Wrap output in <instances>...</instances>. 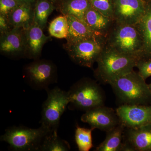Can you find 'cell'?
Segmentation results:
<instances>
[{"label":"cell","mask_w":151,"mask_h":151,"mask_svg":"<svg viewBox=\"0 0 151 151\" xmlns=\"http://www.w3.org/2000/svg\"><path fill=\"white\" fill-rule=\"evenodd\" d=\"M50 131L41 126L37 129L24 127H9L0 138L17 151H39L44 139Z\"/></svg>","instance_id":"cell-5"},{"label":"cell","mask_w":151,"mask_h":151,"mask_svg":"<svg viewBox=\"0 0 151 151\" xmlns=\"http://www.w3.org/2000/svg\"><path fill=\"white\" fill-rule=\"evenodd\" d=\"M92 128H81L76 126L75 139L79 151H89L93 147L92 143Z\"/></svg>","instance_id":"cell-24"},{"label":"cell","mask_w":151,"mask_h":151,"mask_svg":"<svg viewBox=\"0 0 151 151\" xmlns=\"http://www.w3.org/2000/svg\"><path fill=\"white\" fill-rule=\"evenodd\" d=\"M42 29L33 23L27 29L24 30L26 51L32 58L40 56L42 47L49 37L44 34Z\"/></svg>","instance_id":"cell-14"},{"label":"cell","mask_w":151,"mask_h":151,"mask_svg":"<svg viewBox=\"0 0 151 151\" xmlns=\"http://www.w3.org/2000/svg\"><path fill=\"white\" fill-rule=\"evenodd\" d=\"M139 59L119 52L106 45L97 60L94 76L104 84H109L119 76L134 70Z\"/></svg>","instance_id":"cell-1"},{"label":"cell","mask_w":151,"mask_h":151,"mask_svg":"<svg viewBox=\"0 0 151 151\" xmlns=\"http://www.w3.org/2000/svg\"><path fill=\"white\" fill-rule=\"evenodd\" d=\"M0 51L11 56L18 55L26 51L24 29L14 28L10 31L1 35Z\"/></svg>","instance_id":"cell-13"},{"label":"cell","mask_w":151,"mask_h":151,"mask_svg":"<svg viewBox=\"0 0 151 151\" xmlns=\"http://www.w3.org/2000/svg\"><path fill=\"white\" fill-rule=\"evenodd\" d=\"M106 46L104 36L97 35L65 45L70 59L81 66L92 68Z\"/></svg>","instance_id":"cell-6"},{"label":"cell","mask_w":151,"mask_h":151,"mask_svg":"<svg viewBox=\"0 0 151 151\" xmlns=\"http://www.w3.org/2000/svg\"><path fill=\"white\" fill-rule=\"evenodd\" d=\"M14 28L11 25L8 17L0 14V33L2 35L10 31Z\"/></svg>","instance_id":"cell-28"},{"label":"cell","mask_w":151,"mask_h":151,"mask_svg":"<svg viewBox=\"0 0 151 151\" xmlns=\"http://www.w3.org/2000/svg\"><path fill=\"white\" fill-rule=\"evenodd\" d=\"M116 111L125 128L135 129L151 123V105L122 104Z\"/></svg>","instance_id":"cell-11"},{"label":"cell","mask_w":151,"mask_h":151,"mask_svg":"<svg viewBox=\"0 0 151 151\" xmlns=\"http://www.w3.org/2000/svg\"><path fill=\"white\" fill-rule=\"evenodd\" d=\"M34 9L31 4H22L10 15L8 18L13 28L25 30L34 23Z\"/></svg>","instance_id":"cell-18"},{"label":"cell","mask_w":151,"mask_h":151,"mask_svg":"<svg viewBox=\"0 0 151 151\" xmlns=\"http://www.w3.org/2000/svg\"><path fill=\"white\" fill-rule=\"evenodd\" d=\"M110 85L122 104L151 105L149 84L138 72L132 70L116 78Z\"/></svg>","instance_id":"cell-2"},{"label":"cell","mask_w":151,"mask_h":151,"mask_svg":"<svg viewBox=\"0 0 151 151\" xmlns=\"http://www.w3.org/2000/svg\"><path fill=\"white\" fill-rule=\"evenodd\" d=\"M17 1L22 4H27L32 5L35 0H17Z\"/></svg>","instance_id":"cell-29"},{"label":"cell","mask_w":151,"mask_h":151,"mask_svg":"<svg viewBox=\"0 0 151 151\" xmlns=\"http://www.w3.org/2000/svg\"><path fill=\"white\" fill-rule=\"evenodd\" d=\"M68 21L65 15L57 17L50 24L48 31L51 36L58 39H66L68 33Z\"/></svg>","instance_id":"cell-23"},{"label":"cell","mask_w":151,"mask_h":151,"mask_svg":"<svg viewBox=\"0 0 151 151\" xmlns=\"http://www.w3.org/2000/svg\"><path fill=\"white\" fill-rule=\"evenodd\" d=\"M52 1H54V0H52Z\"/></svg>","instance_id":"cell-31"},{"label":"cell","mask_w":151,"mask_h":151,"mask_svg":"<svg viewBox=\"0 0 151 151\" xmlns=\"http://www.w3.org/2000/svg\"><path fill=\"white\" fill-rule=\"evenodd\" d=\"M47 92V98L42 110L41 126L50 132L58 131L60 118L70 103L69 94L58 87Z\"/></svg>","instance_id":"cell-7"},{"label":"cell","mask_w":151,"mask_h":151,"mask_svg":"<svg viewBox=\"0 0 151 151\" xmlns=\"http://www.w3.org/2000/svg\"><path fill=\"white\" fill-rule=\"evenodd\" d=\"M92 8L113 20V0H89ZM114 21V20H113Z\"/></svg>","instance_id":"cell-25"},{"label":"cell","mask_w":151,"mask_h":151,"mask_svg":"<svg viewBox=\"0 0 151 151\" xmlns=\"http://www.w3.org/2000/svg\"><path fill=\"white\" fill-rule=\"evenodd\" d=\"M54 7L48 0H40L34 9V23L43 29L46 27L47 19L53 12Z\"/></svg>","instance_id":"cell-22"},{"label":"cell","mask_w":151,"mask_h":151,"mask_svg":"<svg viewBox=\"0 0 151 151\" xmlns=\"http://www.w3.org/2000/svg\"><path fill=\"white\" fill-rule=\"evenodd\" d=\"M107 42V46L119 52L142 58V39L136 25L116 24Z\"/></svg>","instance_id":"cell-4"},{"label":"cell","mask_w":151,"mask_h":151,"mask_svg":"<svg viewBox=\"0 0 151 151\" xmlns=\"http://www.w3.org/2000/svg\"><path fill=\"white\" fill-rule=\"evenodd\" d=\"M92 6L89 0H67L60 7V12L64 15L72 16L84 21L87 11Z\"/></svg>","instance_id":"cell-20"},{"label":"cell","mask_w":151,"mask_h":151,"mask_svg":"<svg viewBox=\"0 0 151 151\" xmlns=\"http://www.w3.org/2000/svg\"><path fill=\"white\" fill-rule=\"evenodd\" d=\"M22 4L17 0H0V14L9 17Z\"/></svg>","instance_id":"cell-26"},{"label":"cell","mask_w":151,"mask_h":151,"mask_svg":"<svg viewBox=\"0 0 151 151\" xmlns=\"http://www.w3.org/2000/svg\"><path fill=\"white\" fill-rule=\"evenodd\" d=\"M56 68L52 62L40 60L30 63L24 69L25 77L32 89L48 90L50 84L56 82Z\"/></svg>","instance_id":"cell-8"},{"label":"cell","mask_w":151,"mask_h":151,"mask_svg":"<svg viewBox=\"0 0 151 151\" xmlns=\"http://www.w3.org/2000/svg\"><path fill=\"white\" fill-rule=\"evenodd\" d=\"M149 87H150V90L151 91V83L150 84H149Z\"/></svg>","instance_id":"cell-30"},{"label":"cell","mask_w":151,"mask_h":151,"mask_svg":"<svg viewBox=\"0 0 151 151\" xmlns=\"http://www.w3.org/2000/svg\"><path fill=\"white\" fill-rule=\"evenodd\" d=\"M81 120L94 130L97 129L106 132L121 124L116 110L105 105L86 111L81 116Z\"/></svg>","instance_id":"cell-9"},{"label":"cell","mask_w":151,"mask_h":151,"mask_svg":"<svg viewBox=\"0 0 151 151\" xmlns=\"http://www.w3.org/2000/svg\"><path fill=\"white\" fill-rule=\"evenodd\" d=\"M113 20L116 24L136 25L146 7L141 0H113Z\"/></svg>","instance_id":"cell-10"},{"label":"cell","mask_w":151,"mask_h":151,"mask_svg":"<svg viewBox=\"0 0 151 151\" xmlns=\"http://www.w3.org/2000/svg\"><path fill=\"white\" fill-rule=\"evenodd\" d=\"M136 67L139 70L138 73L145 80L151 76V58H140Z\"/></svg>","instance_id":"cell-27"},{"label":"cell","mask_w":151,"mask_h":151,"mask_svg":"<svg viewBox=\"0 0 151 151\" xmlns=\"http://www.w3.org/2000/svg\"><path fill=\"white\" fill-rule=\"evenodd\" d=\"M68 21L67 43L74 42L94 36L101 35L92 30L84 22L70 15L65 16Z\"/></svg>","instance_id":"cell-16"},{"label":"cell","mask_w":151,"mask_h":151,"mask_svg":"<svg viewBox=\"0 0 151 151\" xmlns=\"http://www.w3.org/2000/svg\"><path fill=\"white\" fill-rule=\"evenodd\" d=\"M113 21L92 7L87 11L84 17V22L92 30L103 36L108 31Z\"/></svg>","instance_id":"cell-17"},{"label":"cell","mask_w":151,"mask_h":151,"mask_svg":"<svg viewBox=\"0 0 151 151\" xmlns=\"http://www.w3.org/2000/svg\"><path fill=\"white\" fill-rule=\"evenodd\" d=\"M68 92L70 106L85 112L104 105L105 96L101 86L96 81L83 78L76 82Z\"/></svg>","instance_id":"cell-3"},{"label":"cell","mask_w":151,"mask_h":151,"mask_svg":"<svg viewBox=\"0 0 151 151\" xmlns=\"http://www.w3.org/2000/svg\"><path fill=\"white\" fill-rule=\"evenodd\" d=\"M124 151H151V123L135 129L125 128Z\"/></svg>","instance_id":"cell-12"},{"label":"cell","mask_w":151,"mask_h":151,"mask_svg":"<svg viewBox=\"0 0 151 151\" xmlns=\"http://www.w3.org/2000/svg\"><path fill=\"white\" fill-rule=\"evenodd\" d=\"M70 149L69 143L60 137L58 135V131H52L45 136L39 151H68Z\"/></svg>","instance_id":"cell-21"},{"label":"cell","mask_w":151,"mask_h":151,"mask_svg":"<svg viewBox=\"0 0 151 151\" xmlns=\"http://www.w3.org/2000/svg\"><path fill=\"white\" fill-rule=\"evenodd\" d=\"M136 25L143 40L141 58H151V6L146 8L144 14Z\"/></svg>","instance_id":"cell-19"},{"label":"cell","mask_w":151,"mask_h":151,"mask_svg":"<svg viewBox=\"0 0 151 151\" xmlns=\"http://www.w3.org/2000/svg\"><path fill=\"white\" fill-rule=\"evenodd\" d=\"M125 127L121 124L106 132V138L95 151H124V134Z\"/></svg>","instance_id":"cell-15"}]
</instances>
